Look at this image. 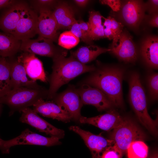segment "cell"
I'll return each mask as SVG.
<instances>
[{
    "label": "cell",
    "mask_w": 158,
    "mask_h": 158,
    "mask_svg": "<svg viewBox=\"0 0 158 158\" xmlns=\"http://www.w3.org/2000/svg\"><path fill=\"white\" fill-rule=\"evenodd\" d=\"M97 67L84 81V83L98 88L109 99L113 105L122 107L123 105L122 83L124 69L120 67L102 65Z\"/></svg>",
    "instance_id": "cell-1"
},
{
    "label": "cell",
    "mask_w": 158,
    "mask_h": 158,
    "mask_svg": "<svg viewBox=\"0 0 158 158\" xmlns=\"http://www.w3.org/2000/svg\"><path fill=\"white\" fill-rule=\"evenodd\" d=\"M66 54L63 52L53 58L52 71L49 77L48 99H52L62 85L81 74L92 72L96 69L94 65L83 64L71 55L66 58Z\"/></svg>",
    "instance_id": "cell-2"
},
{
    "label": "cell",
    "mask_w": 158,
    "mask_h": 158,
    "mask_svg": "<svg viewBox=\"0 0 158 158\" xmlns=\"http://www.w3.org/2000/svg\"><path fill=\"white\" fill-rule=\"evenodd\" d=\"M128 81L130 101L138 120L149 131L157 136V119L153 120L148 113L145 94L139 74L132 73Z\"/></svg>",
    "instance_id": "cell-3"
},
{
    "label": "cell",
    "mask_w": 158,
    "mask_h": 158,
    "mask_svg": "<svg viewBox=\"0 0 158 158\" xmlns=\"http://www.w3.org/2000/svg\"><path fill=\"white\" fill-rule=\"evenodd\" d=\"M48 90L43 87L34 89L20 87L11 90L0 97V103L9 108V116L14 112H21L23 109L33 106L39 99L47 98Z\"/></svg>",
    "instance_id": "cell-4"
},
{
    "label": "cell",
    "mask_w": 158,
    "mask_h": 158,
    "mask_svg": "<svg viewBox=\"0 0 158 158\" xmlns=\"http://www.w3.org/2000/svg\"><path fill=\"white\" fill-rule=\"evenodd\" d=\"M146 138V134L136 123L130 119L125 118L120 125L113 130L109 139L113 141L114 146L123 156L132 142L136 140L143 141Z\"/></svg>",
    "instance_id": "cell-5"
},
{
    "label": "cell",
    "mask_w": 158,
    "mask_h": 158,
    "mask_svg": "<svg viewBox=\"0 0 158 158\" xmlns=\"http://www.w3.org/2000/svg\"><path fill=\"white\" fill-rule=\"evenodd\" d=\"M60 138L56 137H47L37 134L27 128L17 137L10 140H4L0 138V150L3 154H9L10 148L19 145H33L47 147L61 143Z\"/></svg>",
    "instance_id": "cell-6"
},
{
    "label": "cell",
    "mask_w": 158,
    "mask_h": 158,
    "mask_svg": "<svg viewBox=\"0 0 158 158\" xmlns=\"http://www.w3.org/2000/svg\"><path fill=\"white\" fill-rule=\"evenodd\" d=\"M145 3L141 0L126 1L122 4L119 11L120 19L125 24L137 29L145 17Z\"/></svg>",
    "instance_id": "cell-7"
},
{
    "label": "cell",
    "mask_w": 158,
    "mask_h": 158,
    "mask_svg": "<svg viewBox=\"0 0 158 158\" xmlns=\"http://www.w3.org/2000/svg\"><path fill=\"white\" fill-rule=\"evenodd\" d=\"M52 99L68 113L71 119L79 120L83 104L76 89L69 87L63 92L56 94Z\"/></svg>",
    "instance_id": "cell-8"
},
{
    "label": "cell",
    "mask_w": 158,
    "mask_h": 158,
    "mask_svg": "<svg viewBox=\"0 0 158 158\" xmlns=\"http://www.w3.org/2000/svg\"><path fill=\"white\" fill-rule=\"evenodd\" d=\"M109 52L120 60L126 63H134L138 58V51L133 37L129 32L123 30L116 41L112 43Z\"/></svg>",
    "instance_id": "cell-9"
},
{
    "label": "cell",
    "mask_w": 158,
    "mask_h": 158,
    "mask_svg": "<svg viewBox=\"0 0 158 158\" xmlns=\"http://www.w3.org/2000/svg\"><path fill=\"white\" fill-rule=\"evenodd\" d=\"M69 129L81 137L90 150L92 158H101L105 150L114 144L113 140L104 137L101 133L95 135L75 126H71Z\"/></svg>",
    "instance_id": "cell-10"
},
{
    "label": "cell",
    "mask_w": 158,
    "mask_h": 158,
    "mask_svg": "<svg viewBox=\"0 0 158 158\" xmlns=\"http://www.w3.org/2000/svg\"><path fill=\"white\" fill-rule=\"evenodd\" d=\"M38 16L36 12L27 5L23 11L16 27L13 35L18 40L31 39L37 32Z\"/></svg>",
    "instance_id": "cell-11"
},
{
    "label": "cell",
    "mask_w": 158,
    "mask_h": 158,
    "mask_svg": "<svg viewBox=\"0 0 158 158\" xmlns=\"http://www.w3.org/2000/svg\"><path fill=\"white\" fill-rule=\"evenodd\" d=\"M20 121L35 128L39 132L45 133L51 137H56L60 139L63 137L64 131L57 128L40 117L31 108L28 107L21 111Z\"/></svg>",
    "instance_id": "cell-12"
},
{
    "label": "cell",
    "mask_w": 158,
    "mask_h": 158,
    "mask_svg": "<svg viewBox=\"0 0 158 158\" xmlns=\"http://www.w3.org/2000/svg\"><path fill=\"white\" fill-rule=\"evenodd\" d=\"M76 90L83 104L93 105L99 111L109 109L114 106L108 97L97 88L83 84Z\"/></svg>",
    "instance_id": "cell-13"
},
{
    "label": "cell",
    "mask_w": 158,
    "mask_h": 158,
    "mask_svg": "<svg viewBox=\"0 0 158 158\" xmlns=\"http://www.w3.org/2000/svg\"><path fill=\"white\" fill-rule=\"evenodd\" d=\"M23 52L51 57L63 52L57 50L51 40L39 36L36 39L22 40L20 49Z\"/></svg>",
    "instance_id": "cell-14"
},
{
    "label": "cell",
    "mask_w": 158,
    "mask_h": 158,
    "mask_svg": "<svg viewBox=\"0 0 158 158\" xmlns=\"http://www.w3.org/2000/svg\"><path fill=\"white\" fill-rule=\"evenodd\" d=\"M37 27L39 36L56 41L58 38V26L53 12L48 8L39 9Z\"/></svg>",
    "instance_id": "cell-15"
},
{
    "label": "cell",
    "mask_w": 158,
    "mask_h": 158,
    "mask_svg": "<svg viewBox=\"0 0 158 158\" xmlns=\"http://www.w3.org/2000/svg\"><path fill=\"white\" fill-rule=\"evenodd\" d=\"M125 118L115 110H111L106 113L92 117L81 116L79 121L81 123L91 124L108 131L120 125Z\"/></svg>",
    "instance_id": "cell-16"
},
{
    "label": "cell",
    "mask_w": 158,
    "mask_h": 158,
    "mask_svg": "<svg viewBox=\"0 0 158 158\" xmlns=\"http://www.w3.org/2000/svg\"><path fill=\"white\" fill-rule=\"evenodd\" d=\"M17 59L22 64L27 76L31 80L47 82V77L42 63L35 54L23 52Z\"/></svg>",
    "instance_id": "cell-17"
},
{
    "label": "cell",
    "mask_w": 158,
    "mask_h": 158,
    "mask_svg": "<svg viewBox=\"0 0 158 158\" xmlns=\"http://www.w3.org/2000/svg\"><path fill=\"white\" fill-rule=\"evenodd\" d=\"M33 110L43 116L65 122L71 119L68 113L53 101L41 99L33 106Z\"/></svg>",
    "instance_id": "cell-18"
},
{
    "label": "cell",
    "mask_w": 158,
    "mask_h": 158,
    "mask_svg": "<svg viewBox=\"0 0 158 158\" xmlns=\"http://www.w3.org/2000/svg\"><path fill=\"white\" fill-rule=\"evenodd\" d=\"M27 5L24 3L18 1L8 7L0 16V29L4 32L13 35L21 14Z\"/></svg>",
    "instance_id": "cell-19"
},
{
    "label": "cell",
    "mask_w": 158,
    "mask_h": 158,
    "mask_svg": "<svg viewBox=\"0 0 158 158\" xmlns=\"http://www.w3.org/2000/svg\"><path fill=\"white\" fill-rule=\"evenodd\" d=\"M10 64L11 85L12 90L20 87H26L34 89L43 87L36 81L30 80L24 68L17 59L8 60Z\"/></svg>",
    "instance_id": "cell-20"
},
{
    "label": "cell",
    "mask_w": 158,
    "mask_h": 158,
    "mask_svg": "<svg viewBox=\"0 0 158 158\" xmlns=\"http://www.w3.org/2000/svg\"><path fill=\"white\" fill-rule=\"evenodd\" d=\"M140 52L144 61L150 68L158 67V38L154 35L147 37L142 41Z\"/></svg>",
    "instance_id": "cell-21"
},
{
    "label": "cell",
    "mask_w": 158,
    "mask_h": 158,
    "mask_svg": "<svg viewBox=\"0 0 158 158\" xmlns=\"http://www.w3.org/2000/svg\"><path fill=\"white\" fill-rule=\"evenodd\" d=\"M53 13L57 22L58 30L70 29L77 21L73 10L65 4H61L57 6Z\"/></svg>",
    "instance_id": "cell-22"
},
{
    "label": "cell",
    "mask_w": 158,
    "mask_h": 158,
    "mask_svg": "<svg viewBox=\"0 0 158 158\" xmlns=\"http://www.w3.org/2000/svg\"><path fill=\"white\" fill-rule=\"evenodd\" d=\"M110 50L109 48L91 45L80 47L76 51L71 52V55L80 63L86 64L95 60L100 54Z\"/></svg>",
    "instance_id": "cell-23"
},
{
    "label": "cell",
    "mask_w": 158,
    "mask_h": 158,
    "mask_svg": "<svg viewBox=\"0 0 158 158\" xmlns=\"http://www.w3.org/2000/svg\"><path fill=\"white\" fill-rule=\"evenodd\" d=\"M21 43L13 35L0 32V56L12 57L20 50Z\"/></svg>",
    "instance_id": "cell-24"
},
{
    "label": "cell",
    "mask_w": 158,
    "mask_h": 158,
    "mask_svg": "<svg viewBox=\"0 0 158 158\" xmlns=\"http://www.w3.org/2000/svg\"><path fill=\"white\" fill-rule=\"evenodd\" d=\"M12 90L10 64L6 58H0V97Z\"/></svg>",
    "instance_id": "cell-25"
},
{
    "label": "cell",
    "mask_w": 158,
    "mask_h": 158,
    "mask_svg": "<svg viewBox=\"0 0 158 158\" xmlns=\"http://www.w3.org/2000/svg\"><path fill=\"white\" fill-rule=\"evenodd\" d=\"M102 18L104 20L103 25L106 38L109 40H113L112 43L115 42L123 30V25L111 16L107 18L102 16Z\"/></svg>",
    "instance_id": "cell-26"
},
{
    "label": "cell",
    "mask_w": 158,
    "mask_h": 158,
    "mask_svg": "<svg viewBox=\"0 0 158 158\" xmlns=\"http://www.w3.org/2000/svg\"><path fill=\"white\" fill-rule=\"evenodd\" d=\"M71 32L83 41L90 44L92 41L90 36V28L88 22L77 20L71 27Z\"/></svg>",
    "instance_id": "cell-27"
},
{
    "label": "cell",
    "mask_w": 158,
    "mask_h": 158,
    "mask_svg": "<svg viewBox=\"0 0 158 158\" xmlns=\"http://www.w3.org/2000/svg\"><path fill=\"white\" fill-rule=\"evenodd\" d=\"M127 152L128 158H146L148 148L143 141L136 140L131 143Z\"/></svg>",
    "instance_id": "cell-28"
},
{
    "label": "cell",
    "mask_w": 158,
    "mask_h": 158,
    "mask_svg": "<svg viewBox=\"0 0 158 158\" xmlns=\"http://www.w3.org/2000/svg\"><path fill=\"white\" fill-rule=\"evenodd\" d=\"M80 42V39L71 31H67L61 33L58 38L59 45L66 49H71L77 45Z\"/></svg>",
    "instance_id": "cell-29"
},
{
    "label": "cell",
    "mask_w": 158,
    "mask_h": 158,
    "mask_svg": "<svg viewBox=\"0 0 158 158\" xmlns=\"http://www.w3.org/2000/svg\"><path fill=\"white\" fill-rule=\"evenodd\" d=\"M148 86L151 99H157L158 96V74L157 73L151 74L148 78Z\"/></svg>",
    "instance_id": "cell-30"
},
{
    "label": "cell",
    "mask_w": 158,
    "mask_h": 158,
    "mask_svg": "<svg viewBox=\"0 0 158 158\" xmlns=\"http://www.w3.org/2000/svg\"><path fill=\"white\" fill-rule=\"evenodd\" d=\"M89 15L88 22L90 27V30L102 25V16L99 12L91 11L89 12Z\"/></svg>",
    "instance_id": "cell-31"
},
{
    "label": "cell",
    "mask_w": 158,
    "mask_h": 158,
    "mask_svg": "<svg viewBox=\"0 0 158 158\" xmlns=\"http://www.w3.org/2000/svg\"><path fill=\"white\" fill-rule=\"evenodd\" d=\"M122 157L121 153L113 145L105 150L101 158H122Z\"/></svg>",
    "instance_id": "cell-32"
},
{
    "label": "cell",
    "mask_w": 158,
    "mask_h": 158,
    "mask_svg": "<svg viewBox=\"0 0 158 158\" xmlns=\"http://www.w3.org/2000/svg\"><path fill=\"white\" fill-rule=\"evenodd\" d=\"M104 28L102 24L91 29L90 36L92 40L106 38L104 33Z\"/></svg>",
    "instance_id": "cell-33"
},
{
    "label": "cell",
    "mask_w": 158,
    "mask_h": 158,
    "mask_svg": "<svg viewBox=\"0 0 158 158\" xmlns=\"http://www.w3.org/2000/svg\"><path fill=\"white\" fill-rule=\"evenodd\" d=\"M103 4H106L110 7L114 11H120L121 6V1L118 0H103L100 1Z\"/></svg>",
    "instance_id": "cell-34"
},
{
    "label": "cell",
    "mask_w": 158,
    "mask_h": 158,
    "mask_svg": "<svg viewBox=\"0 0 158 158\" xmlns=\"http://www.w3.org/2000/svg\"><path fill=\"white\" fill-rule=\"evenodd\" d=\"M145 5L146 11H147L150 14L158 12V0H149L145 3Z\"/></svg>",
    "instance_id": "cell-35"
},
{
    "label": "cell",
    "mask_w": 158,
    "mask_h": 158,
    "mask_svg": "<svg viewBox=\"0 0 158 158\" xmlns=\"http://www.w3.org/2000/svg\"><path fill=\"white\" fill-rule=\"evenodd\" d=\"M34 1L35 3L36 6L39 9L41 8H48V6L53 4L55 2V1L51 0H39Z\"/></svg>",
    "instance_id": "cell-36"
},
{
    "label": "cell",
    "mask_w": 158,
    "mask_h": 158,
    "mask_svg": "<svg viewBox=\"0 0 158 158\" xmlns=\"http://www.w3.org/2000/svg\"><path fill=\"white\" fill-rule=\"evenodd\" d=\"M17 1L15 0H0V10L5 8H8Z\"/></svg>",
    "instance_id": "cell-37"
},
{
    "label": "cell",
    "mask_w": 158,
    "mask_h": 158,
    "mask_svg": "<svg viewBox=\"0 0 158 158\" xmlns=\"http://www.w3.org/2000/svg\"><path fill=\"white\" fill-rule=\"evenodd\" d=\"M149 23L150 25L153 27L157 28L158 26V12L152 14V16L149 20Z\"/></svg>",
    "instance_id": "cell-38"
},
{
    "label": "cell",
    "mask_w": 158,
    "mask_h": 158,
    "mask_svg": "<svg viewBox=\"0 0 158 158\" xmlns=\"http://www.w3.org/2000/svg\"><path fill=\"white\" fill-rule=\"evenodd\" d=\"M74 1L79 6L84 7L86 5L89 1L87 0H75Z\"/></svg>",
    "instance_id": "cell-39"
},
{
    "label": "cell",
    "mask_w": 158,
    "mask_h": 158,
    "mask_svg": "<svg viewBox=\"0 0 158 158\" xmlns=\"http://www.w3.org/2000/svg\"><path fill=\"white\" fill-rule=\"evenodd\" d=\"M146 158H158V154L157 151H154L150 154Z\"/></svg>",
    "instance_id": "cell-40"
},
{
    "label": "cell",
    "mask_w": 158,
    "mask_h": 158,
    "mask_svg": "<svg viewBox=\"0 0 158 158\" xmlns=\"http://www.w3.org/2000/svg\"><path fill=\"white\" fill-rule=\"evenodd\" d=\"M2 108V104L0 103V115L1 114Z\"/></svg>",
    "instance_id": "cell-41"
},
{
    "label": "cell",
    "mask_w": 158,
    "mask_h": 158,
    "mask_svg": "<svg viewBox=\"0 0 158 158\" xmlns=\"http://www.w3.org/2000/svg\"><path fill=\"white\" fill-rule=\"evenodd\" d=\"M1 56H0V58H1Z\"/></svg>",
    "instance_id": "cell-42"
}]
</instances>
